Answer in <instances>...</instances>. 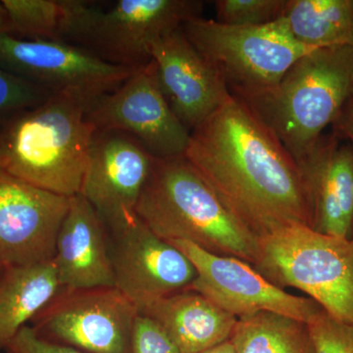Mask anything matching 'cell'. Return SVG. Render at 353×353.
<instances>
[{
	"label": "cell",
	"instance_id": "6da1fadb",
	"mask_svg": "<svg viewBox=\"0 0 353 353\" xmlns=\"http://www.w3.org/2000/svg\"><path fill=\"white\" fill-rule=\"evenodd\" d=\"M185 157L257 238L290 225L311 227L299 164L243 99L231 94L192 130Z\"/></svg>",
	"mask_w": 353,
	"mask_h": 353
},
{
	"label": "cell",
	"instance_id": "7a4b0ae2",
	"mask_svg": "<svg viewBox=\"0 0 353 353\" xmlns=\"http://www.w3.org/2000/svg\"><path fill=\"white\" fill-rule=\"evenodd\" d=\"M136 214L165 241H189L250 265L256 260L259 238L230 213L185 155L157 158Z\"/></svg>",
	"mask_w": 353,
	"mask_h": 353
},
{
	"label": "cell",
	"instance_id": "3957f363",
	"mask_svg": "<svg viewBox=\"0 0 353 353\" xmlns=\"http://www.w3.org/2000/svg\"><path fill=\"white\" fill-rule=\"evenodd\" d=\"M88 108L52 95L0 124V168L60 196L80 194L95 132Z\"/></svg>",
	"mask_w": 353,
	"mask_h": 353
},
{
	"label": "cell",
	"instance_id": "277c9868",
	"mask_svg": "<svg viewBox=\"0 0 353 353\" xmlns=\"http://www.w3.org/2000/svg\"><path fill=\"white\" fill-rule=\"evenodd\" d=\"M353 94V46L310 51L269 92L243 101L299 161Z\"/></svg>",
	"mask_w": 353,
	"mask_h": 353
},
{
	"label": "cell",
	"instance_id": "5b68a950",
	"mask_svg": "<svg viewBox=\"0 0 353 353\" xmlns=\"http://www.w3.org/2000/svg\"><path fill=\"white\" fill-rule=\"evenodd\" d=\"M253 268L272 284L307 294L336 319L353 325V241L290 225L259 238Z\"/></svg>",
	"mask_w": 353,
	"mask_h": 353
},
{
	"label": "cell",
	"instance_id": "8992f818",
	"mask_svg": "<svg viewBox=\"0 0 353 353\" xmlns=\"http://www.w3.org/2000/svg\"><path fill=\"white\" fill-rule=\"evenodd\" d=\"M62 41L109 63L137 69L152 61L158 39L201 17L199 0H120L108 10L80 0H64Z\"/></svg>",
	"mask_w": 353,
	"mask_h": 353
},
{
	"label": "cell",
	"instance_id": "52a82bcc",
	"mask_svg": "<svg viewBox=\"0 0 353 353\" xmlns=\"http://www.w3.org/2000/svg\"><path fill=\"white\" fill-rule=\"evenodd\" d=\"M182 30L222 77L230 94L245 101L269 92L297 59L317 50L299 43L283 18L257 27H234L196 17Z\"/></svg>",
	"mask_w": 353,
	"mask_h": 353
},
{
	"label": "cell",
	"instance_id": "ba28073f",
	"mask_svg": "<svg viewBox=\"0 0 353 353\" xmlns=\"http://www.w3.org/2000/svg\"><path fill=\"white\" fill-rule=\"evenodd\" d=\"M138 315L115 287L60 288L30 326L44 340L81 353H131Z\"/></svg>",
	"mask_w": 353,
	"mask_h": 353
},
{
	"label": "cell",
	"instance_id": "9c48e42d",
	"mask_svg": "<svg viewBox=\"0 0 353 353\" xmlns=\"http://www.w3.org/2000/svg\"><path fill=\"white\" fill-rule=\"evenodd\" d=\"M0 67L51 95L87 104L119 88L134 70L109 63L64 41H30L0 34Z\"/></svg>",
	"mask_w": 353,
	"mask_h": 353
},
{
	"label": "cell",
	"instance_id": "30bf717a",
	"mask_svg": "<svg viewBox=\"0 0 353 353\" xmlns=\"http://www.w3.org/2000/svg\"><path fill=\"white\" fill-rule=\"evenodd\" d=\"M95 131L129 134L158 159L185 155L190 132L172 110L158 82L154 62L134 70L119 88L90 104Z\"/></svg>",
	"mask_w": 353,
	"mask_h": 353
},
{
	"label": "cell",
	"instance_id": "8fae6325",
	"mask_svg": "<svg viewBox=\"0 0 353 353\" xmlns=\"http://www.w3.org/2000/svg\"><path fill=\"white\" fill-rule=\"evenodd\" d=\"M169 243L196 268V278L189 289L238 319L272 312L307 323L322 308L309 297L294 296L272 284L243 260L206 252L189 241Z\"/></svg>",
	"mask_w": 353,
	"mask_h": 353
},
{
	"label": "cell",
	"instance_id": "7c38bea8",
	"mask_svg": "<svg viewBox=\"0 0 353 353\" xmlns=\"http://www.w3.org/2000/svg\"><path fill=\"white\" fill-rule=\"evenodd\" d=\"M108 232L114 287L138 311L189 289L196 278L192 262L169 241L153 233L137 214Z\"/></svg>",
	"mask_w": 353,
	"mask_h": 353
},
{
	"label": "cell",
	"instance_id": "4fadbf2b",
	"mask_svg": "<svg viewBox=\"0 0 353 353\" xmlns=\"http://www.w3.org/2000/svg\"><path fill=\"white\" fill-rule=\"evenodd\" d=\"M70 197L0 168V268L51 261Z\"/></svg>",
	"mask_w": 353,
	"mask_h": 353
},
{
	"label": "cell",
	"instance_id": "5bb4252c",
	"mask_svg": "<svg viewBox=\"0 0 353 353\" xmlns=\"http://www.w3.org/2000/svg\"><path fill=\"white\" fill-rule=\"evenodd\" d=\"M157 158L122 132L95 131L81 196L108 230L136 215V208Z\"/></svg>",
	"mask_w": 353,
	"mask_h": 353
},
{
	"label": "cell",
	"instance_id": "9a60e30c",
	"mask_svg": "<svg viewBox=\"0 0 353 353\" xmlns=\"http://www.w3.org/2000/svg\"><path fill=\"white\" fill-rule=\"evenodd\" d=\"M152 59L169 105L190 132L231 97L222 77L190 43L182 27L153 44Z\"/></svg>",
	"mask_w": 353,
	"mask_h": 353
},
{
	"label": "cell",
	"instance_id": "2e32d148",
	"mask_svg": "<svg viewBox=\"0 0 353 353\" xmlns=\"http://www.w3.org/2000/svg\"><path fill=\"white\" fill-rule=\"evenodd\" d=\"M318 233L350 239L353 225V146L323 134L297 161Z\"/></svg>",
	"mask_w": 353,
	"mask_h": 353
},
{
	"label": "cell",
	"instance_id": "e0dca14e",
	"mask_svg": "<svg viewBox=\"0 0 353 353\" xmlns=\"http://www.w3.org/2000/svg\"><path fill=\"white\" fill-rule=\"evenodd\" d=\"M53 263L60 287H114L110 239L97 210L80 194L70 197L58 233Z\"/></svg>",
	"mask_w": 353,
	"mask_h": 353
},
{
	"label": "cell",
	"instance_id": "ac0fdd59",
	"mask_svg": "<svg viewBox=\"0 0 353 353\" xmlns=\"http://www.w3.org/2000/svg\"><path fill=\"white\" fill-rule=\"evenodd\" d=\"M157 322L181 353H199L229 341L238 318L199 292L187 289L139 310Z\"/></svg>",
	"mask_w": 353,
	"mask_h": 353
},
{
	"label": "cell",
	"instance_id": "d6986e66",
	"mask_svg": "<svg viewBox=\"0 0 353 353\" xmlns=\"http://www.w3.org/2000/svg\"><path fill=\"white\" fill-rule=\"evenodd\" d=\"M53 260L0 272V352L60 290Z\"/></svg>",
	"mask_w": 353,
	"mask_h": 353
},
{
	"label": "cell",
	"instance_id": "ffe728a7",
	"mask_svg": "<svg viewBox=\"0 0 353 353\" xmlns=\"http://www.w3.org/2000/svg\"><path fill=\"white\" fill-rule=\"evenodd\" d=\"M282 18L292 36L308 48L353 46L350 0H285Z\"/></svg>",
	"mask_w": 353,
	"mask_h": 353
},
{
	"label": "cell",
	"instance_id": "44dd1931",
	"mask_svg": "<svg viewBox=\"0 0 353 353\" xmlns=\"http://www.w3.org/2000/svg\"><path fill=\"white\" fill-rule=\"evenodd\" d=\"M230 341L236 353H314L307 323L272 312L238 319Z\"/></svg>",
	"mask_w": 353,
	"mask_h": 353
},
{
	"label": "cell",
	"instance_id": "7402d4cb",
	"mask_svg": "<svg viewBox=\"0 0 353 353\" xmlns=\"http://www.w3.org/2000/svg\"><path fill=\"white\" fill-rule=\"evenodd\" d=\"M14 37L30 41H62L64 0H2Z\"/></svg>",
	"mask_w": 353,
	"mask_h": 353
},
{
	"label": "cell",
	"instance_id": "603a6c76",
	"mask_svg": "<svg viewBox=\"0 0 353 353\" xmlns=\"http://www.w3.org/2000/svg\"><path fill=\"white\" fill-rule=\"evenodd\" d=\"M285 0H217L216 20L234 27H257L282 18Z\"/></svg>",
	"mask_w": 353,
	"mask_h": 353
},
{
	"label": "cell",
	"instance_id": "cb8c5ba5",
	"mask_svg": "<svg viewBox=\"0 0 353 353\" xmlns=\"http://www.w3.org/2000/svg\"><path fill=\"white\" fill-rule=\"evenodd\" d=\"M52 97L43 88L0 67V124Z\"/></svg>",
	"mask_w": 353,
	"mask_h": 353
},
{
	"label": "cell",
	"instance_id": "d4e9b609",
	"mask_svg": "<svg viewBox=\"0 0 353 353\" xmlns=\"http://www.w3.org/2000/svg\"><path fill=\"white\" fill-rule=\"evenodd\" d=\"M314 353H353V325L321 308L307 322Z\"/></svg>",
	"mask_w": 353,
	"mask_h": 353
},
{
	"label": "cell",
	"instance_id": "484cf974",
	"mask_svg": "<svg viewBox=\"0 0 353 353\" xmlns=\"http://www.w3.org/2000/svg\"><path fill=\"white\" fill-rule=\"evenodd\" d=\"M131 353H181L163 329L146 316L139 314L134 322Z\"/></svg>",
	"mask_w": 353,
	"mask_h": 353
},
{
	"label": "cell",
	"instance_id": "4316f807",
	"mask_svg": "<svg viewBox=\"0 0 353 353\" xmlns=\"http://www.w3.org/2000/svg\"><path fill=\"white\" fill-rule=\"evenodd\" d=\"M6 353H81L66 345L41 338L30 325L23 327L19 333L7 345Z\"/></svg>",
	"mask_w": 353,
	"mask_h": 353
},
{
	"label": "cell",
	"instance_id": "83f0119b",
	"mask_svg": "<svg viewBox=\"0 0 353 353\" xmlns=\"http://www.w3.org/2000/svg\"><path fill=\"white\" fill-rule=\"evenodd\" d=\"M333 132L353 146V94L333 123Z\"/></svg>",
	"mask_w": 353,
	"mask_h": 353
},
{
	"label": "cell",
	"instance_id": "f1b7e54d",
	"mask_svg": "<svg viewBox=\"0 0 353 353\" xmlns=\"http://www.w3.org/2000/svg\"><path fill=\"white\" fill-rule=\"evenodd\" d=\"M199 353H236V352H234L233 343L229 340L219 345H216L214 347L209 348V350Z\"/></svg>",
	"mask_w": 353,
	"mask_h": 353
},
{
	"label": "cell",
	"instance_id": "f546056e",
	"mask_svg": "<svg viewBox=\"0 0 353 353\" xmlns=\"http://www.w3.org/2000/svg\"><path fill=\"white\" fill-rule=\"evenodd\" d=\"M10 32V21L6 8L0 2V34H9Z\"/></svg>",
	"mask_w": 353,
	"mask_h": 353
},
{
	"label": "cell",
	"instance_id": "4dcf8cb0",
	"mask_svg": "<svg viewBox=\"0 0 353 353\" xmlns=\"http://www.w3.org/2000/svg\"><path fill=\"white\" fill-rule=\"evenodd\" d=\"M350 240L353 241V225H352V234H350Z\"/></svg>",
	"mask_w": 353,
	"mask_h": 353
},
{
	"label": "cell",
	"instance_id": "1f68e13d",
	"mask_svg": "<svg viewBox=\"0 0 353 353\" xmlns=\"http://www.w3.org/2000/svg\"><path fill=\"white\" fill-rule=\"evenodd\" d=\"M350 4H352V10L353 14V0H350Z\"/></svg>",
	"mask_w": 353,
	"mask_h": 353
},
{
	"label": "cell",
	"instance_id": "d6a6232c",
	"mask_svg": "<svg viewBox=\"0 0 353 353\" xmlns=\"http://www.w3.org/2000/svg\"><path fill=\"white\" fill-rule=\"evenodd\" d=\"M2 269H3V268H0V272H1V271H2Z\"/></svg>",
	"mask_w": 353,
	"mask_h": 353
}]
</instances>
